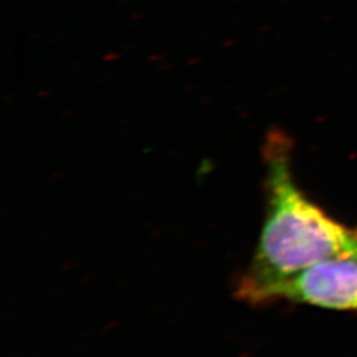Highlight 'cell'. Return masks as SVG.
<instances>
[{
    "label": "cell",
    "instance_id": "obj_2",
    "mask_svg": "<svg viewBox=\"0 0 357 357\" xmlns=\"http://www.w3.org/2000/svg\"><path fill=\"white\" fill-rule=\"evenodd\" d=\"M281 301L333 311H357V255L320 261L270 286L259 295L255 307Z\"/></svg>",
    "mask_w": 357,
    "mask_h": 357
},
{
    "label": "cell",
    "instance_id": "obj_1",
    "mask_svg": "<svg viewBox=\"0 0 357 357\" xmlns=\"http://www.w3.org/2000/svg\"><path fill=\"white\" fill-rule=\"evenodd\" d=\"M291 151L283 132H268L264 146V227L252 262L234 287L236 299L250 306L270 286L320 261L357 255V228L330 216L299 188Z\"/></svg>",
    "mask_w": 357,
    "mask_h": 357
}]
</instances>
